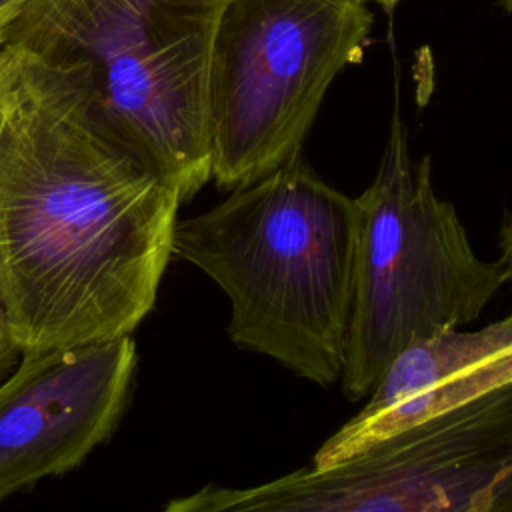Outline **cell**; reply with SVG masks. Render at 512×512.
<instances>
[{
  "label": "cell",
  "instance_id": "6da1fadb",
  "mask_svg": "<svg viewBox=\"0 0 512 512\" xmlns=\"http://www.w3.org/2000/svg\"><path fill=\"white\" fill-rule=\"evenodd\" d=\"M0 330L38 354L108 342L152 310L182 196L96 104L84 72L0 48Z\"/></svg>",
  "mask_w": 512,
  "mask_h": 512
},
{
  "label": "cell",
  "instance_id": "7a4b0ae2",
  "mask_svg": "<svg viewBox=\"0 0 512 512\" xmlns=\"http://www.w3.org/2000/svg\"><path fill=\"white\" fill-rule=\"evenodd\" d=\"M356 202L302 158L176 222L172 254L230 300L228 334L294 374L342 376L354 292Z\"/></svg>",
  "mask_w": 512,
  "mask_h": 512
},
{
  "label": "cell",
  "instance_id": "3957f363",
  "mask_svg": "<svg viewBox=\"0 0 512 512\" xmlns=\"http://www.w3.org/2000/svg\"><path fill=\"white\" fill-rule=\"evenodd\" d=\"M228 0H28L0 48L84 72L102 114L182 196L210 180L208 70Z\"/></svg>",
  "mask_w": 512,
  "mask_h": 512
},
{
  "label": "cell",
  "instance_id": "277c9868",
  "mask_svg": "<svg viewBox=\"0 0 512 512\" xmlns=\"http://www.w3.org/2000/svg\"><path fill=\"white\" fill-rule=\"evenodd\" d=\"M356 202L354 292L342 368L350 400L368 396L410 342L470 324L506 282L476 256L454 206L432 186L430 160H412L396 112L370 186Z\"/></svg>",
  "mask_w": 512,
  "mask_h": 512
},
{
  "label": "cell",
  "instance_id": "5b68a950",
  "mask_svg": "<svg viewBox=\"0 0 512 512\" xmlns=\"http://www.w3.org/2000/svg\"><path fill=\"white\" fill-rule=\"evenodd\" d=\"M370 28L368 0H228L208 70L210 178L236 190L302 154Z\"/></svg>",
  "mask_w": 512,
  "mask_h": 512
},
{
  "label": "cell",
  "instance_id": "8992f818",
  "mask_svg": "<svg viewBox=\"0 0 512 512\" xmlns=\"http://www.w3.org/2000/svg\"><path fill=\"white\" fill-rule=\"evenodd\" d=\"M162 512H512V382L338 464L204 486Z\"/></svg>",
  "mask_w": 512,
  "mask_h": 512
},
{
  "label": "cell",
  "instance_id": "52a82bcc",
  "mask_svg": "<svg viewBox=\"0 0 512 512\" xmlns=\"http://www.w3.org/2000/svg\"><path fill=\"white\" fill-rule=\"evenodd\" d=\"M134 362L130 336L24 354L0 386V500L78 466L114 430Z\"/></svg>",
  "mask_w": 512,
  "mask_h": 512
},
{
  "label": "cell",
  "instance_id": "ba28073f",
  "mask_svg": "<svg viewBox=\"0 0 512 512\" xmlns=\"http://www.w3.org/2000/svg\"><path fill=\"white\" fill-rule=\"evenodd\" d=\"M512 382V316L478 330L448 328L404 346L368 402L314 454L338 464L364 448Z\"/></svg>",
  "mask_w": 512,
  "mask_h": 512
},
{
  "label": "cell",
  "instance_id": "9c48e42d",
  "mask_svg": "<svg viewBox=\"0 0 512 512\" xmlns=\"http://www.w3.org/2000/svg\"><path fill=\"white\" fill-rule=\"evenodd\" d=\"M500 266L506 274V282L512 286V216L500 228Z\"/></svg>",
  "mask_w": 512,
  "mask_h": 512
},
{
  "label": "cell",
  "instance_id": "30bf717a",
  "mask_svg": "<svg viewBox=\"0 0 512 512\" xmlns=\"http://www.w3.org/2000/svg\"><path fill=\"white\" fill-rule=\"evenodd\" d=\"M28 0H0V36Z\"/></svg>",
  "mask_w": 512,
  "mask_h": 512
},
{
  "label": "cell",
  "instance_id": "8fae6325",
  "mask_svg": "<svg viewBox=\"0 0 512 512\" xmlns=\"http://www.w3.org/2000/svg\"><path fill=\"white\" fill-rule=\"evenodd\" d=\"M4 116H6V78L0 66V134H2V126H4ZM0 344L6 348L4 338H2V330H0Z\"/></svg>",
  "mask_w": 512,
  "mask_h": 512
},
{
  "label": "cell",
  "instance_id": "7c38bea8",
  "mask_svg": "<svg viewBox=\"0 0 512 512\" xmlns=\"http://www.w3.org/2000/svg\"><path fill=\"white\" fill-rule=\"evenodd\" d=\"M368 2H376L378 6H382V8H386V10H390V8H394L400 0H368Z\"/></svg>",
  "mask_w": 512,
  "mask_h": 512
},
{
  "label": "cell",
  "instance_id": "4fadbf2b",
  "mask_svg": "<svg viewBox=\"0 0 512 512\" xmlns=\"http://www.w3.org/2000/svg\"><path fill=\"white\" fill-rule=\"evenodd\" d=\"M500 4H502V6L512 14V0H500Z\"/></svg>",
  "mask_w": 512,
  "mask_h": 512
},
{
  "label": "cell",
  "instance_id": "5bb4252c",
  "mask_svg": "<svg viewBox=\"0 0 512 512\" xmlns=\"http://www.w3.org/2000/svg\"><path fill=\"white\" fill-rule=\"evenodd\" d=\"M2 352H4V346L0 344V358H2Z\"/></svg>",
  "mask_w": 512,
  "mask_h": 512
}]
</instances>
